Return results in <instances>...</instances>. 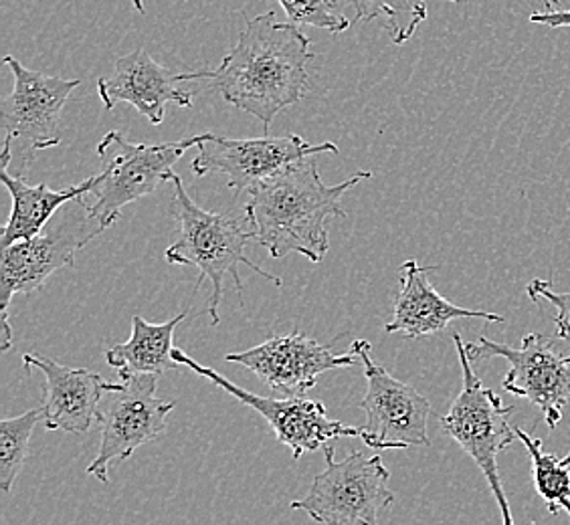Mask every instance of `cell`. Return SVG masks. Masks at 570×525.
<instances>
[{"instance_id":"obj_22","label":"cell","mask_w":570,"mask_h":525,"mask_svg":"<svg viewBox=\"0 0 570 525\" xmlns=\"http://www.w3.org/2000/svg\"><path fill=\"white\" fill-rule=\"evenodd\" d=\"M45 410L33 408L17 418H4L0 423V489L9 493L17 477L21 475L22 465L29 455V440L35 427L43 420Z\"/></svg>"},{"instance_id":"obj_19","label":"cell","mask_w":570,"mask_h":525,"mask_svg":"<svg viewBox=\"0 0 570 525\" xmlns=\"http://www.w3.org/2000/svg\"><path fill=\"white\" fill-rule=\"evenodd\" d=\"M187 314L188 311H180L165 324H150L140 316H134L132 336L124 344H114L110 350L106 351V361L118 370L121 380L148 374L163 376L165 373L176 370L180 364L173 356V339L178 324L187 319Z\"/></svg>"},{"instance_id":"obj_13","label":"cell","mask_w":570,"mask_h":525,"mask_svg":"<svg viewBox=\"0 0 570 525\" xmlns=\"http://www.w3.org/2000/svg\"><path fill=\"white\" fill-rule=\"evenodd\" d=\"M197 148L198 153L190 165L193 175L198 178L207 175L225 176L227 187L237 195H245L259 180L302 158L316 153H338L336 143H309L299 133L233 140L205 131Z\"/></svg>"},{"instance_id":"obj_6","label":"cell","mask_w":570,"mask_h":525,"mask_svg":"<svg viewBox=\"0 0 570 525\" xmlns=\"http://www.w3.org/2000/svg\"><path fill=\"white\" fill-rule=\"evenodd\" d=\"M4 66L14 76V88L0 106V126L4 130L0 168L17 162L14 176H22L35 153L61 142V111L81 81L45 76L12 56L4 57Z\"/></svg>"},{"instance_id":"obj_3","label":"cell","mask_w":570,"mask_h":525,"mask_svg":"<svg viewBox=\"0 0 570 525\" xmlns=\"http://www.w3.org/2000/svg\"><path fill=\"white\" fill-rule=\"evenodd\" d=\"M170 182L175 187L173 215L178 222V239L166 249V261L197 269L195 291L209 279V316L213 326L220 324L219 306L227 277L235 281L243 304V281L239 275L242 262L255 274L282 287V279L277 275L265 271L252 259H247L245 249L249 242L255 241L252 225L247 219H235L230 215L198 207L197 202L188 197L187 188L178 175L173 176Z\"/></svg>"},{"instance_id":"obj_9","label":"cell","mask_w":570,"mask_h":525,"mask_svg":"<svg viewBox=\"0 0 570 525\" xmlns=\"http://www.w3.org/2000/svg\"><path fill=\"white\" fill-rule=\"evenodd\" d=\"M351 350L358 356L366 394L361 408L366 415L361 440L373 450H401L428 447L431 405L413 384L401 383L376 364L366 339H354Z\"/></svg>"},{"instance_id":"obj_7","label":"cell","mask_w":570,"mask_h":525,"mask_svg":"<svg viewBox=\"0 0 570 525\" xmlns=\"http://www.w3.org/2000/svg\"><path fill=\"white\" fill-rule=\"evenodd\" d=\"M200 140L203 133L180 142L134 143L121 131H108L98 143L104 170L99 172L98 187L91 190L94 202L88 205L89 215L104 229H110L120 219L124 207L170 182L175 176L173 166Z\"/></svg>"},{"instance_id":"obj_28","label":"cell","mask_w":570,"mask_h":525,"mask_svg":"<svg viewBox=\"0 0 570 525\" xmlns=\"http://www.w3.org/2000/svg\"><path fill=\"white\" fill-rule=\"evenodd\" d=\"M569 361H570V356H569ZM562 465H564V467H570V453H569V455H567V457H564V459H562Z\"/></svg>"},{"instance_id":"obj_11","label":"cell","mask_w":570,"mask_h":525,"mask_svg":"<svg viewBox=\"0 0 570 525\" xmlns=\"http://www.w3.org/2000/svg\"><path fill=\"white\" fill-rule=\"evenodd\" d=\"M554 338L542 334H528L520 348L500 344L480 336L478 341L465 344L470 360L482 361L504 358L510 370L502 380L505 393L527 398L540 408L549 428L562 420V410L570 400V361L552 348Z\"/></svg>"},{"instance_id":"obj_27","label":"cell","mask_w":570,"mask_h":525,"mask_svg":"<svg viewBox=\"0 0 570 525\" xmlns=\"http://www.w3.org/2000/svg\"><path fill=\"white\" fill-rule=\"evenodd\" d=\"M132 2L134 7H136V11L138 12H146V7H144L142 0H130Z\"/></svg>"},{"instance_id":"obj_4","label":"cell","mask_w":570,"mask_h":525,"mask_svg":"<svg viewBox=\"0 0 570 525\" xmlns=\"http://www.w3.org/2000/svg\"><path fill=\"white\" fill-rule=\"evenodd\" d=\"M98 219L89 215L86 197L71 200L61 208L41 235L33 239L12 242L0 255V350L12 346V329L9 324L11 299L19 294L39 291L51 275L76 265L77 251H81L91 239L104 232Z\"/></svg>"},{"instance_id":"obj_21","label":"cell","mask_w":570,"mask_h":525,"mask_svg":"<svg viewBox=\"0 0 570 525\" xmlns=\"http://www.w3.org/2000/svg\"><path fill=\"white\" fill-rule=\"evenodd\" d=\"M514 430L530 455L534 487L550 514L557 515L559 509H567L570 515V467H564L557 455L542 450V438L532 437L520 427H514Z\"/></svg>"},{"instance_id":"obj_10","label":"cell","mask_w":570,"mask_h":525,"mask_svg":"<svg viewBox=\"0 0 570 525\" xmlns=\"http://www.w3.org/2000/svg\"><path fill=\"white\" fill-rule=\"evenodd\" d=\"M158 376H134L121 384L108 383L106 410L99 413L101 443L96 459L88 465V475L108 485V470L114 463L130 459L146 443L163 437L168 415L176 403L156 396Z\"/></svg>"},{"instance_id":"obj_16","label":"cell","mask_w":570,"mask_h":525,"mask_svg":"<svg viewBox=\"0 0 570 525\" xmlns=\"http://www.w3.org/2000/svg\"><path fill=\"white\" fill-rule=\"evenodd\" d=\"M27 370H39L47 380L45 428L71 435L88 433L99 418V406L108 393V383L88 368H71L41 354H24Z\"/></svg>"},{"instance_id":"obj_14","label":"cell","mask_w":570,"mask_h":525,"mask_svg":"<svg viewBox=\"0 0 570 525\" xmlns=\"http://www.w3.org/2000/svg\"><path fill=\"white\" fill-rule=\"evenodd\" d=\"M225 360L252 370L274 393L284 396H304L318 384L320 374L352 368L361 361L352 350L334 354L299 331L265 339L249 350L227 354Z\"/></svg>"},{"instance_id":"obj_15","label":"cell","mask_w":570,"mask_h":525,"mask_svg":"<svg viewBox=\"0 0 570 525\" xmlns=\"http://www.w3.org/2000/svg\"><path fill=\"white\" fill-rule=\"evenodd\" d=\"M209 69L178 73L154 61L148 51L136 49L114 63L110 77L98 79V96L104 110L111 111L118 103H130L153 126L165 121L168 103L190 108L195 93L183 89L185 81H205Z\"/></svg>"},{"instance_id":"obj_20","label":"cell","mask_w":570,"mask_h":525,"mask_svg":"<svg viewBox=\"0 0 570 525\" xmlns=\"http://www.w3.org/2000/svg\"><path fill=\"white\" fill-rule=\"evenodd\" d=\"M351 7L356 21L379 22L395 44H405L428 19L429 0H330Z\"/></svg>"},{"instance_id":"obj_23","label":"cell","mask_w":570,"mask_h":525,"mask_svg":"<svg viewBox=\"0 0 570 525\" xmlns=\"http://www.w3.org/2000/svg\"><path fill=\"white\" fill-rule=\"evenodd\" d=\"M285 17L294 24H309L332 34L344 33L351 21L330 0H279Z\"/></svg>"},{"instance_id":"obj_12","label":"cell","mask_w":570,"mask_h":525,"mask_svg":"<svg viewBox=\"0 0 570 525\" xmlns=\"http://www.w3.org/2000/svg\"><path fill=\"white\" fill-rule=\"evenodd\" d=\"M173 356L180 366L207 378L215 386H219L220 390L237 398L243 406H249L255 413L264 416L267 425L274 430L275 438L292 450L296 460L302 459L306 453L326 447L332 440L362 437V428L348 427V425H342L341 420H332L328 408L318 400H309L304 396H285V398L257 396L230 383L229 378H225L217 370L193 360L180 348H175Z\"/></svg>"},{"instance_id":"obj_5","label":"cell","mask_w":570,"mask_h":525,"mask_svg":"<svg viewBox=\"0 0 570 525\" xmlns=\"http://www.w3.org/2000/svg\"><path fill=\"white\" fill-rule=\"evenodd\" d=\"M453 344L460 356L463 384L450 413L439 418V425L482 470L490 492L494 493L504 525H514L504 485L500 479L498 457L518 438L514 427H510V416L514 415L515 406H505L492 388L483 386L480 376L473 373L472 360L460 334H453Z\"/></svg>"},{"instance_id":"obj_24","label":"cell","mask_w":570,"mask_h":525,"mask_svg":"<svg viewBox=\"0 0 570 525\" xmlns=\"http://www.w3.org/2000/svg\"><path fill=\"white\" fill-rule=\"evenodd\" d=\"M527 294L534 304L538 299H547L557 307V339H570V291H557L549 279H534L527 287Z\"/></svg>"},{"instance_id":"obj_26","label":"cell","mask_w":570,"mask_h":525,"mask_svg":"<svg viewBox=\"0 0 570 525\" xmlns=\"http://www.w3.org/2000/svg\"><path fill=\"white\" fill-rule=\"evenodd\" d=\"M451 2H460V0H451ZM547 7H549V11H552V7L559 9L560 0H547Z\"/></svg>"},{"instance_id":"obj_25","label":"cell","mask_w":570,"mask_h":525,"mask_svg":"<svg viewBox=\"0 0 570 525\" xmlns=\"http://www.w3.org/2000/svg\"><path fill=\"white\" fill-rule=\"evenodd\" d=\"M530 22H538V24H547L552 29H562V27H570V11H557L547 12H532L530 14Z\"/></svg>"},{"instance_id":"obj_18","label":"cell","mask_w":570,"mask_h":525,"mask_svg":"<svg viewBox=\"0 0 570 525\" xmlns=\"http://www.w3.org/2000/svg\"><path fill=\"white\" fill-rule=\"evenodd\" d=\"M0 180L12 198L11 217L7 220L0 239V247L7 249L12 242L41 235L61 208L71 200L91 195V190L99 185V175L89 176L86 182L61 190H51L45 182L31 187L24 182L22 176L9 175V168H0Z\"/></svg>"},{"instance_id":"obj_8","label":"cell","mask_w":570,"mask_h":525,"mask_svg":"<svg viewBox=\"0 0 570 525\" xmlns=\"http://www.w3.org/2000/svg\"><path fill=\"white\" fill-rule=\"evenodd\" d=\"M326 469L316 475L306 497L292 502L289 507L304 512L324 525H381V514L395 502L389 489L391 470L383 457L351 453L334 459V447L326 445Z\"/></svg>"},{"instance_id":"obj_1","label":"cell","mask_w":570,"mask_h":525,"mask_svg":"<svg viewBox=\"0 0 570 525\" xmlns=\"http://www.w3.org/2000/svg\"><path fill=\"white\" fill-rule=\"evenodd\" d=\"M309 47L312 41L297 24L265 12L245 21L239 41L217 69H209L205 81L227 103L262 121L267 133L272 121L309 89Z\"/></svg>"},{"instance_id":"obj_2","label":"cell","mask_w":570,"mask_h":525,"mask_svg":"<svg viewBox=\"0 0 570 525\" xmlns=\"http://www.w3.org/2000/svg\"><path fill=\"white\" fill-rule=\"evenodd\" d=\"M371 178L373 172H356L328 187L312 156L285 166L245 192V219L252 225L255 242L274 259L296 252L318 265L330 251V222L346 219L342 198Z\"/></svg>"},{"instance_id":"obj_17","label":"cell","mask_w":570,"mask_h":525,"mask_svg":"<svg viewBox=\"0 0 570 525\" xmlns=\"http://www.w3.org/2000/svg\"><path fill=\"white\" fill-rule=\"evenodd\" d=\"M438 267H421L415 259H406L399 269L401 287L393 306V318L384 324L386 334H403L419 339L435 336L455 319H483L488 324H504V316L490 311H473L455 306L439 294L429 281V274Z\"/></svg>"}]
</instances>
